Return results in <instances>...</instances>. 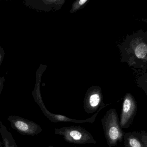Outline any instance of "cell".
<instances>
[{
  "instance_id": "cell-1",
  "label": "cell",
  "mask_w": 147,
  "mask_h": 147,
  "mask_svg": "<svg viewBox=\"0 0 147 147\" xmlns=\"http://www.w3.org/2000/svg\"><path fill=\"white\" fill-rule=\"evenodd\" d=\"M123 59L130 67L147 66V31L140 30L129 35L123 44Z\"/></svg>"
},
{
  "instance_id": "cell-2",
  "label": "cell",
  "mask_w": 147,
  "mask_h": 147,
  "mask_svg": "<svg viewBox=\"0 0 147 147\" xmlns=\"http://www.w3.org/2000/svg\"><path fill=\"white\" fill-rule=\"evenodd\" d=\"M101 122L108 145L110 147L115 146L118 142L122 140L123 137L115 110L111 109L108 110Z\"/></svg>"
},
{
  "instance_id": "cell-3",
  "label": "cell",
  "mask_w": 147,
  "mask_h": 147,
  "mask_svg": "<svg viewBox=\"0 0 147 147\" xmlns=\"http://www.w3.org/2000/svg\"><path fill=\"white\" fill-rule=\"evenodd\" d=\"M55 134L62 135L69 143L79 145L96 143L91 134L80 127L70 126L55 129Z\"/></svg>"
},
{
  "instance_id": "cell-4",
  "label": "cell",
  "mask_w": 147,
  "mask_h": 147,
  "mask_svg": "<svg viewBox=\"0 0 147 147\" xmlns=\"http://www.w3.org/2000/svg\"><path fill=\"white\" fill-rule=\"evenodd\" d=\"M8 120L14 129L23 135L34 136L42 131L41 128L37 123L19 117H9Z\"/></svg>"
},
{
  "instance_id": "cell-5",
  "label": "cell",
  "mask_w": 147,
  "mask_h": 147,
  "mask_svg": "<svg viewBox=\"0 0 147 147\" xmlns=\"http://www.w3.org/2000/svg\"><path fill=\"white\" fill-rule=\"evenodd\" d=\"M37 103L38 104L39 106H40V108L42 110L43 114L47 118L49 119V120L53 123L63 122H72L75 123H93L96 120V117L97 116L98 112L105 107V106H103L102 108H100L98 110V112H96L94 115L92 116L90 118L86 119V120L80 121V120H77L76 119H71V118H69L65 116L62 115L55 114H52L47 110V109L45 107V105L42 102L39 101L37 102Z\"/></svg>"
},
{
  "instance_id": "cell-6",
  "label": "cell",
  "mask_w": 147,
  "mask_h": 147,
  "mask_svg": "<svg viewBox=\"0 0 147 147\" xmlns=\"http://www.w3.org/2000/svg\"><path fill=\"white\" fill-rule=\"evenodd\" d=\"M136 109V103L134 98L130 93L124 97L120 120V126L125 127L132 118Z\"/></svg>"
},
{
  "instance_id": "cell-7",
  "label": "cell",
  "mask_w": 147,
  "mask_h": 147,
  "mask_svg": "<svg viewBox=\"0 0 147 147\" xmlns=\"http://www.w3.org/2000/svg\"><path fill=\"white\" fill-rule=\"evenodd\" d=\"M102 98L98 93L90 95L84 103V109L87 114H93L98 111L103 106L102 105Z\"/></svg>"
},
{
  "instance_id": "cell-8",
  "label": "cell",
  "mask_w": 147,
  "mask_h": 147,
  "mask_svg": "<svg viewBox=\"0 0 147 147\" xmlns=\"http://www.w3.org/2000/svg\"><path fill=\"white\" fill-rule=\"evenodd\" d=\"M0 133L2 137L4 147H17L11 134L0 122Z\"/></svg>"
},
{
  "instance_id": "cell-9",
  "label": "cell",
  "mask_w": 147,
  "mask_h": 147,
  "mask_svg": "<svg viewBox=\"0 0 147 147\" xmlns=\"http://www.w3.org/2000/svg\"><path fill=\"white\" fill-rule=\"evenodd\" d=\"M129 147H144V145L136 137L130 136L127 139Z\"/></svg>"
},
{
  "instance_id": "cell-10",
  "label": "cell",
  "mask_w": 147,
  "mask_h": 147,
  "mask_svg": "<svg viewBox=\"0 0 147 147\" xmlns=\"http://www.w3.org/2000/svg\"><path fill=\"white\" fill-rule=\"evenodd\" d=\"M137 81L139 85L147 91V71L138 77Z\"/></svg>"
},
{
  "instance_id": "cell-11",
  "label": "cell",
  "mask_w": 147,
  "mask_h": 147,
  "mask_svg": "<svg viewBox=\"0 0 147 147\" xmlns=\"http://www.w3.org/2000/svg\"><path fill=\"white\" fill-rule=\"evenodd\" d=\"M142 141L144 146L147 147V136L143 135L142 137Z\"/></svg>"
},
{
  "instance_id": "cell-12",
  "label": "cell",
  "mask_w": 147,
  "mask_h": 147,
  "mask_svg": "<svg viewBox=\"0 0 147 147\" xmlns=\"http://www.w3.org/2000/svg\"><path fill=\"white\" fill-rule=\"evenodd\" d=\"M86 1V0H81V1H80L79 4L80 5H82V4H84Z\"/></svg>"
},
{
  "instance_id": "cell-13",
  "label": "cell",
  "mask_w": 147,
  "mask_h": 147,
  "mask_svg": "<svg viewBox=\"0 0 147 147\" xmlns=\"http://www.w3.org/2000/svg\"><path fill=\"white\" fill-rule=\"evenodd\" d=\"M49 147H53L52 146H49Z\"/></svg>"
},
{
  "instance_id": "cell-14",
  "label": "cell",
  "mask_w": 147,
  "mask_h": 147,
  "mask_svg": "<svg viewBox=\"0 0 147 147\" xmlns=\"http://www.w3.org/2000/svg\"><path fill=\"white\" fill-rule=\"evenodd\" d=\"M0 60H1V57H0Z\"/></svg>"
}]
</instances>
